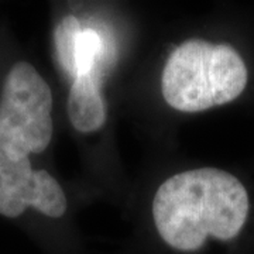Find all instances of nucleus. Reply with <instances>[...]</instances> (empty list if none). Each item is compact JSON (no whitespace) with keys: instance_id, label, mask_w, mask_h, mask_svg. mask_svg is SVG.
I'll list each match as a JSON object with an SVG mask.
<instances>
[{"instance_id":"nucleus-1","label":"nucleus","mask_w":254,"mask_h":254,"mask_svg":"<svg viewBox=\"0 0 254 254\" xmlns=\"http://www.w3.org/2000/svg\"><path fill=\"white\" fill-rule=\"evenodd\" d=\"M249 195L235 175L218 168L177 174L158 188L153 216L165 243L193 252L206 237L230 240L245 226Z\"/></svg>"},{"instance_id":"nucleus-2","label":"nucleus","mask_w":254,"mask_h":254,"mask_svg":"<svg viewBox=\"0 0 254 254\" xmlns=\"http://www.w3.org/2000/svg\"><path fill=\"white\" fill-rule=\"evenodd\" d=\"M247 78L245 61L233 47L190 40L170 55L161 91L171 108L195 113L239 98Z\"/></svg>"},{"instance_id":"nucleus-5","label":"nucleus","mask_w":254,"mask_h":254,"mask_svg":"<svg viewBox=\"0 0 254 254\" xmlns=\"http://www.w3.org/2000/svg\"><path fill=\"white\" fill-rule=\"evenodd\" d=\"M68 116L72 126L82 133L96 131L106 122V108L93 73L73 79L68 96Z\"/></svg>"},{"instance_id":"nucleus-3","label":"nucleus","mask_w":254,"mask_h":254,"mask_svg":"<svg viewBox=\"0 0 254 254\" xmlns=\"http://www.w3.org/2000/svg\"><path fill=\"white\" fill-rule=\"evenodd\" d=\"M53 95L28 63L10 69L0 99V151L13 160L43 153L53 137Z\"/></svg>"},{"instance_id":"nucleus-4","label":"nucleus","mask_w":254,"mask_h":254,"mask_svg":"<svg viewBox=\"0 0 254 254\" xmlns=\"http://www.w3.org/2000/svg\"><path fill=\"white\" fill-rule=\"evenodd\" d=\"M27 208L61 218L66 210V198L51 174L33 170L28 157L13 160L0 151V215L17 218Z\"/></svg>"},{"instance_id":"nucleus-6","label":"nucleus","mask_w":254,"mask_h":254,"mask_svg":"<svg viewBox=\"0 0 254 254\" xmlns=\"http://www.w3.org/2000/svg\"><path fill=\"white\" fill-rule=\"evenodd\" d=\"M81 31V23L75 16H65L58 23L54 31L57 58L64 71L69 76H72L73 79L78 76L76 55H78V41Z\"/></svg>"},{"instance_id":"nucleus-7","label":"nucleus","mask_w":254,"mask_h":254,"mask_svg":"<svg viewBox=\"0 0 254 254\" xmlns=\"http://www.w3.org/2000/svg\"><path fill=\"white\" fill-rule=\"evenodd\" d=\"M102 38L92 28H85L79 34L78 41V55H76V65H78V76L85 73H92L96 60L102 51ZM76 76V78H78Z\"/></svg>"}]
</instances>
